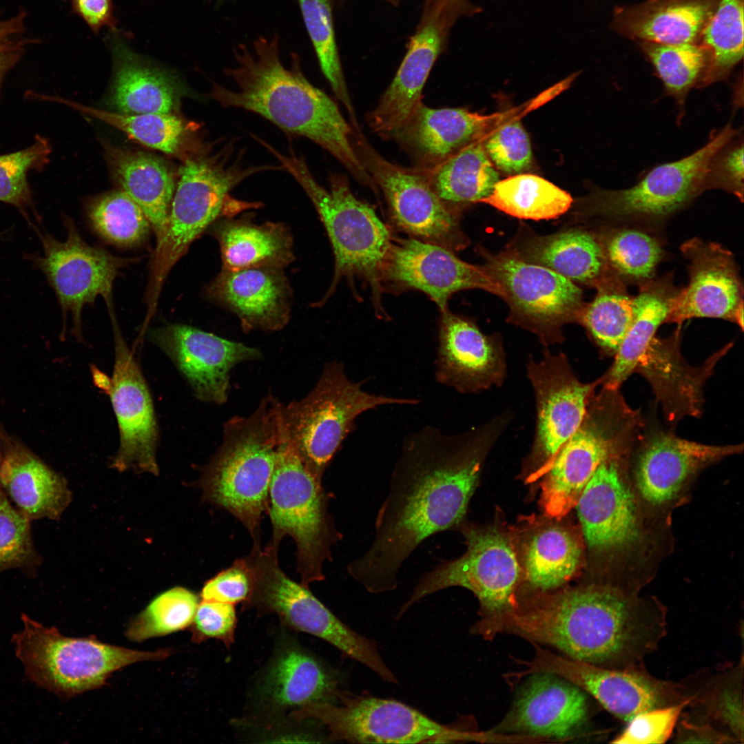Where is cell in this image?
I'll return each instance as SVG.
<instances>
[{
    "instance_id": "obj_1",
    "label": "cell",
    "mask_w": 744,
    "mask_h": 744,
    "mask_svg": "<svg viewBox=\"0 0 744 744\" xmlns=\"http://www.w3.org/2000/svg\"><path fill=\"white\" fill-rule=\"evenodd\" d=\"M513 420L506 411L457 435L426 426L409 435L392 471L369 548L347 567L369 592L395 590L399 571L426 539L463 521L485 454Z\"/></svg>"
},
{
    "instance_id": "obj_2",
    "label": "cell",
    "mask_w": 744,
    "mask_h": 744,
    "mask_svg": "<svg viewBox=\"0 0 744 744\" xmlns=\"http://www.w3.org/2000/svg\"><path fill=\"white\" fill-rule=\"evenodd\" d=\"M486 639L515 634L596 665L633 670L665 634L661 608L607 586L574 588L485 616L473 628Z\"/></svg>"
},
{
    "instance_id": "obj_3",
    "label": "cell",
    "mask_w": 744,
    "mask_h": 744,
    "mask_svg": "<svg viewBox=\"0 0 744 744\" xmlns=\"http://www.w3.org/2000/svg\"><path fill=\"white\" fill-rule=\"evenodd\" d=\"M253 50L240 45L235 50L236 67L225 73L236 87L214 83L209 96L223 107L256 113L288 134L308 138L330 153L361 184L378 188L353 145L354 130L338 104L311 84L302 72L297 54L286 68L279 54L278 37H260Z\"/></svg>"
},
{
    "instance_id": "obj_4",
    "label": "cell",
    "mask_w": 744,
    "mask_h": 744,
    "mask_svg": "<svg viewBox=\"0 0 744 744\" xmlns=\"http://www.w3.org/2000/svg\"><path fill=\"white\" fill-rule=\"evenodd\" d=\"M244 151L231 141L218 149L200 147L188 156L179 169V180L172 201L167 225L156 241L150 265L145 302L157 306L163 283L189 246L218 219L237 216L262 206L231 196V191L249 177L266 171H283L272 165L246 166Z\"/></svg>"
},
{
    "instance_id": "obj_5",
    "label": "cell",
    "mask_w": 744,
    "mask_h": 744,
    "mask_svg": "<svg viewBox=\"0 0 744 744\" xmlns=\"http://www.w3.org/2000/svg\"><path fill=\"white\" fill-rule=\"evenodd\" d=\"M282 406L269 393L249 415L229 419L200 480L205 498L240 519L253 537L268 507L278 450L287 434Z\"/></svg>"
},
{
    "instance_id": "obj_6",
    "label": "cell",
    "mask_w": 744,
    "mask_h": 744,
    "mask_svg": "<svg viewBox=\"0 0 744 744\" xmlns=\"http://www.w3.org/2000/svg\"><path fill=\"white\" fill-rule=\"evenodd\" d=\"M258 143L303 189L329 238L335 260L333 278L326 295L313 306L325 303L344 277L362 276L377 291L380 271L393 240L374 209L353 195L344 176L331 174L329 188L326 189L317 182L302 156L292 150L283 154L261 138Z\"/></svg>"
},
{
    "instance_id": "obj_7",
    "label": "cell",
    "mask_w": 744,
    "mask_h": 744,
    "mask_svg": "<svg viewBox=\"0 0 744 744\" xmlns=\"http://www.w3.org/2000/svg\"><path fill=\"white\" fill-rule=\"evenodd\" d=\"M21 620L23 629L12 638L16 656L28 679L60 697L100 688L118 670L141 661H161L173 652L170 648L137 651L94 637H68L25 614Z\"/></svg>"
},
{
    "instance_id": "obj_8",
    "label": "cell",
    "mask_w": 744,
    "mask_h": 744,
    "mask_svg": "<svg viewBox=\"0 0 744 744\" xmlns=\"http://www.w3.org/2000/svg\"><path fill=\"white\" fill-rule=\"evenodd\" d=\"M363 382H353L343 364L333 360L324 365L318 380L306 396L282 404L289 441L305 462L322 475L354 430L355 420L360 414L383 405L419 403L415 399L369 393L362 389Z\"/></svg>"
},
{
    "instance_id": "obj_9",
    "label": "cell",
    "mask_w": 744,
    "mask_h": 744,
    "mask_svg": "<svg viewBox=\"0 0 744 744\" xmlns=\"http://www.w3.org/2000/svg\"><path fill=\"white\" fill-rule=\"evenodd\" d=\"M321 477L305 462L287 433L278 450L269 488L273 544L278 546L285 535L293 538L298 570L307 587L324 578L323 564L330 559L331 548L339 536L327 510Z\"/></svg>"
},
{
    "instance_id": "obj_10",
    "label": "cell",
    "mask_w": 744,
    "mask_h": 744,
    "mask_svg": "<svg viewBox=\"0 0 744 744\" xmlns=\"http://www.w3.org/2000/svg\"><path fill=\"white\" fill-rule=\"evenodd\" d=\"M739 132L728 123L712 132L707 143L695 152L653 167L634 185L592 192L581 202L583 214L610 224L652 226L666 220L707 191L705 175L711 159Z\"/></svg>"
},
{
    "instance_id": "obj_11",
    "label": "cell",
    "mask_w": 744,
    "mask_h": 744,
    "mask_svg": "<svg viewBox=\"0 0 744 744\" xmlns=\"http://www.w3.org/2000/svg\"><path fill=\"white\" fill-rule=\"evenodd\" d=\"M276 548L273 544L265 550L256 546L246 559L252 579L247 601L260 612L276 614L293 630L326 641L384 681L396 683V676L382 659L375 643L340 621L307 586L289 578L278 565Z\"/></svg>"
},
{
    "instance_id": "obj_12",
    "label": "cell",
    "mask_w": 744,
    "mask_h": 744,
    "mask_svg": "<svg viewBox=\"0 0 744 744\" xmlns=\"http://www.w3.org/2000/svg\"><path fill=\"white\" fill-rule=\"evenodd\" d=\"M335 703H311L293 710L296 721L314 719L331 741L353 743H485L486 732L442 725L402 702L340 691Z\"/></svg>"
},
{
    "instance_id": "obj_13",
    "label": "cell",
    "mask_w": 744,
    "mask_h": 744,
    "mask_svg": "<svg viewBox=\"0 0 744 744\" xmlns=\"http://www.w3.org/2000/svg\"><path fill=\"white\" fill-rule=\"evenodd\" d=\"M462 533L467 546L465 553L422 577L397 617L422 598L454 586L475 595L483 617L499 614L516 604L521 568L507 536L495 528L465 527Z\"/></svg>"
},
{
    "instance_id": "obj_14",
    "label": "cell",
    "mask_w": 744,
    "mask_h": 744,
    "mask_svg": "<svg viewBox=\"0 0 744 744\" xmlns=\"http://www.w3.org/2000/svg\"><path fill=\"white\" fill-rule=\"evenodd\" d=\"M63 224L67 238L59 241L34 223L43 254H28L33 266L41 271L57 298L61 309L63 332L70 315L72 332L78 340H83L82 311L101 296L107 307H112V287L120 269L136 258L115 256L107 251L87 244L81 236L74 222L65 216Z\"/></svg>"
},
{
    "instance_id": "obj_15",
    "label": "cell",
    "mask_w": 744,
    "mask_h": 744,
    "mask_svg": "<svg viewBox=\"0 0 744 744\" xmlns=\"http://www.w3.org/2000/svg\"><path fill=\"white\" fill-rule=\"evenodd\" d=\"M484 268L502 288L513 322L535 333L546 347L563 341L562 327L577 322L583 304L575 282L517 254L490 255Z\"/></svg>"
},
{
    "instance_id": "obj_16",
    "label": "cell",
    "mask_w": 744,
    "mask_h": 744,
    "mask_svg": "<svg viewBox=\"0 0 744 744\" xmlns=\"http://www.w3.org/2000/svg\"><path fill=\"white\" fill-rule=\"evenodd\" d=\"M353 145L382 192L391 218L399 228L413 238L450 249L464 245V238L453 207L437 194L424 171L391 163L371 146L360 130L354 131Z\"/></svg>"
},
{
    "instance_id": "obj_17",
    "label": "cell",
    "mask_w": 744,
    "mask_h": 744,
    "mask_svg": "<svg viewBox=\"0 0 744 744\" xmlns=\"http://www.w3.org/2000/svg\"><path fill=\"white\" fill-rule=\"evenodd\" d=\"M527 375L536 406L534 439L528 457L532 471L526 479L533 482L543 475L560 448L581 425L601 378L582 382L564 353L555 354L548 350L540 360L528 359Z\"/></svg>"
},
{
    "instance_id": "obj_18",
    "label": "cell",
    "mask_w": 744,
    "mask_h": 744,
    "mask_svg": "<svg viewBox=\"0 0 744 744\" xmlns=\"http://www.w3.org/2000/svg\"><path fill=\"white\" fill-rule=\"evenodd\" d=\"M535 655L519 676L536 672L558 675L592 695L609 712L624 721L654 709L679 703L683 695L677 684L659 680L645 669L615 670L561 657L537 644Z\"/></svg>"
},
{
    "instance_id": "obj_19",
    "label": "cell",
    "mask_w": 744,
    "mask_h": 744,
    "mask_svg": "<svg viewBox=\"0 0 744 744\" xmlns=\"http://www.w3.org/2000/svg\"><path fill=\"white\" fill-rule=\"evenodd\" d=\"M609 395L592 396L584 418L540 477V504L545 514L560 520L572 508L599 466L618 455L619 437Z\"/></svg>"
},
{
    "instance_id": "obj_20",
    "label": "cell",
    "mask_w": 744,
    "mask_h": 744,
    "mask_svg": "<svg viewBox=\"0 0 744 744\" xmlns=\"http://www.w3.org/2000/svg\"><path fill=\"white\" fill-rule=\"evenodd\" d=\"M114 340L112 378L104 390L110 396L119 433V446L110 467L157 475L159 429L153 398L134 353L111 315Z\"/></svg>"
},
{
    "instance_id": "obj_21",
    "label": "cell",
    "mask_w": 744,
    "mask_h": 744,
    "mask_svg": "<svg viewBox=\"0 0 744 744\" xmlns=\"http://www.w3.org/2000/svg\"><path fill=\"white\" fill-rule=\"evenodd\" d=\"M149 339L170 360L197 400L218 405L227 402L231 369L262 357L257 348L185 324L152 329Z\"/></svg>"
},
{
    "instance_id": "obj_22",
    "label": "cell",
    "mask_w": 744,
    "mask_h": 744,
    "mask_svg": "<svg viewBox=\"0 0 744 744\" xmlns=\"http://www.w3.org/2000/svg\"><path fill=\"white\" fill-rule=\"evenodd\" d=\"M466 11L444 0H426L417 31L393 81L367 116L371 130L388 138L422 102L430 72L445 48L449 28Z\"/></svg>"
},
{
    "instance_id": "obj_23",
    "label": "cell",
    "mask_w": 744,
    "mask_h": 744,
    "mask_svg": "<svg viewBox=\"0 0 744 744\" xmlns=\"http://www.w3.org/2000/svg\"><path fill=\"white\" fill-rule=\"evenodd\" d=\"M688 283L675 297L668 323L696 318L731 321L743 329V288L733 254L721 245L692 238L680 247Z\"/></svg>"
},
{
    "instance_id": "obj_24",
    "label": "cell",
    "mask_w": 744,
    "mask_h": 744,
    "mask_svg": "<svg viewBox=\"0 0 744 744\" xmlns=\"http://www.w3.org/2000/svg\"><path fill=\"white\" fill-rule=\"evenodd\" d=\"M411 288L426 293L440 311L450 297L467 289H482L504 298L499 285L484 267L457 258L451 249L415 238L392 242L383 263L380 282Z\"/></svg>"
},
{
    "instance_id": "obj_25",
    "label": "cell",
    "mask_w": 744,
    "mask_h": 744,
    "mask_svg": "<svg viewBox=\"0 0 744 744\" xmlns=\"http://www.w3.org/2000/svg\"><path fill=\"white\" fill-rule=\"evenodd\" d=\"M507 375L501 339L486 335L473 322L441 311L436 382L464 394L501 386Z\"/></svg>"
},
{
    "instance_id": "obj_26",
    "label": "cell",
    "mask_w": 744,
    "mask_h": 744,
    "mask_svg": "<svg viewBox=\"0 0 744 744\" xmlns=\"http://www.w3.org/2000/svg\"><path fill=\"white\" fill-rule=\"evenodd\" d=\"M519 689L511 709L493 731L541 740L568 739L586 722L582 690L550 672H536Z\"/></svg>"
},
{
    "instance_id": "obj_27",
    "label": "cell",
    "mask_w": 744,
    "mask_h": 744,
    "mask_svg": "<svg viewBox=\"0 0 744 744\" xmlns=\"http://www.w3.org/2000/svg\"><path fill=\"white\" fill-rule=\"evenodd\" d=\"M293 290L284 269H220L205 296L238 318L244 332L278 331L291 319Z\"/></svg>"
},
{
    "instance_id": "obj_28",
    "label": "cell",
    "mask_w": 744,
    "mask_h": 744,
    "mask_svg": "<svg viewBox=\"0 0 744 744\" xmlns=\"http://www.w3.org/2000/svg\"><path fill=\"white\" fill-rule=\"evenodd\" d=\"M575 507L592 549H623L639 537L634 497L621 476L617 455L599 466Z\"/></svg>"
},
{
    "instance_id": "obj_29",
    "label": "cell",
    "mask_w": 744,
    "mask_h": 744,
    "mask_svg": "<svg viewBox=\"0 0 744 744\" xmlns=\"http://www.w3.org/2000/svg\"><path fill=\"white\" fill-rule=\"evenodd\" d=\"M499 117L464 108H432L421 102L388 138L408 154L415 167L429 171L482 138Z\"/></svg>"
},
{
    "instance_id": "obj_30",
    "label": "cell",
    "mask_w": 744,
    "mask_h": 744,
    "mask_svg": "<svg viewBox=\"0 0 744 744\" xmlns=\"http://www.w3.org/2000/svg\"><path fill=\"white\" fill-rule=\"evenodd\" d=\"M743 445L715 446L659 433L639 454L635 481L648 502L659 505L672 499L684 484L706 466L741 452Z\"/></svg>"
},
{
    "instance_id": "obj_31",
    "label": "cell",
    "mask_w": 744,
    "mask_h": 744,
    "mask_svg": "<svg viewBox=\"0 0 744 744\" xmlns=\"http://www.w3.org/2000/svg\"><path fill=\"white\" fill-rule=\"evenodd\" d=\"M340 692L335 676L316 657L287 643L275 653L257 696L265 711L276 714L311 703H335Z\"/></svg>"
},
{
    "instance_id": "obj_32",
    "label": "cell",
    "mask_w": 744,
    "mask_h": 744,
    "mask_svg": "<svg viewBox=\"0 0 744 744\" xmlns=\"http://www.w3.org/2000/svg\"><path fill=\"white\" fill-rule=\"evenodd\" d=\"M0 486L31 520H57L72 500L65 479L12 436L0 443Z\"/></svg>"
},
{
    "instance_id": "obj_33",
    "label": "cell",
    "mask_w": 744,
    "mask_h": 744,
    "mask_svg": "<svg viewBox=\"0 0 744 744\" xmlns=\"http://www.w3.org/2000/svg\"><path fill=\"white\" fill-rule=\"evenodd\" d=\"M106 43L113 61L110 101L115 112L170 114L178 101L174 78L136 53L117 29L109 30Z\"/></svg>"
},
{
    "instance_id": "obj_34",
    "label": "cell",
    "mask_w": 744,
    "mask_h": 744,
    "mask_svg": "<svg viewBox=\"0 0 744 744\" xmlns=\"http://www.w3.org/2000/svg\"><path fill=\"white\" fill-rule=\"evenodd\" d=\"M719 0H645L618 6L612 28L637 41L699 43Z\"/></svg>"
},
{
    "instance_id": "obj_35",
    "label": "cell",
    "mask_w": 744,
    "mask_h": 744,
    "mask_svg": "<svg viewBox=\"0 0 744 744\" xmlns=\"http://www.w3.org/2000/svg\"><path fill=\"white\" fill-rule=\"evenodd\" d=\"M252 218L249 213L239 217H223L209 228L219 245L221 269H285L296 260L289 227L282 222L258 224Z\"/></svg>"
},
{
    "instance_id": "obj_36",
    "label": "cell",
    "mask_w": 744,
    "mask_h": 744,
    "mask_svg": "<svg viewBox=\"0 0 744 744\" xmlns=\"http://www.w3.org/2000/svg\"><path fill=\"white\" fill-rule=\"evenodd\" d=\"M672 274L654 277L639 286L632 298V320L611 368L601 377L603 389L616 391L636 369L659 327L666 320L680 288Z\"/></svg>"
},
{
    "instance_id": "obj_37",
    "label": "cell",
    "mask_w": 744,
    "mask_h": 744,
    "mask_svg": "<svg viewBox=\"0 0 744 744\" xmlns=\"http://www.w3.org/2000/svg\"><path fill=\"white\" fill-rule=\"evenodd\" d=\"M517 254L573 282L593 287L612 273L608 267L597 234L584 229L535 236L526 242Z\"/></svg>"
},
{
    "instance_id": "obj_38",
    "label": "cell",
    "mask_w": 744,
    "mask_h": 744,
    "mask_svg": "<svg viewBox=\"0 0 744 744\" xmlns=\"http://www.w3.org/2000/svg\"><path fill=\"white\" fill-rule=\"evenodd\" d=\"M112 165L121 189L141 208L158 241L165 231L175 192L170 170L158 158L140 152L114 153Z\"/></svg>"
},
{
    "instance_id": "obj_39",
    "label": "cell",
    "mask_w": 744,
    "mask_h": 744,
    "mask_svg": "<svg viewBox=\"0 0 744 744\" xmlns=\"http://www.w3.org/2000/svg\"><path fill=\"white\" fill-rule=\"evenodd\" d=\"M597 234L610 271L625 284L640 286L655 277L665 250L650 225L610 224Z\"/></svg>"
},
{
    "instance_id": "obj_40",
    "label": "cell",
    "mask_w": 744,
    "mask_h": 744,
    "mask_svg": "<svg viewBox=\"0 0 744 744\" xmlns=\"http://www.w3.org/2000/svg\"><path fill=\"white\" fill-rule=\"evenodd\" d=\"M424 172L437 194L451 207L480 202L491 194L499 180L481 138Z\"/></svg>"
},
{
    "instance_id": "obj_41",
    "label": "cell",
    "mask_w": 744,
    "mask_h": 744,
    "mask_svg": "<svg viewBox=\"0 0 744 744\" xmlns=\"http://www.w3.org/2000/svg\"><path fill=\"white\" fill-rule=\"evenodd\" d=\"M583 547L570 530L549 526L530 539L525 552L527 581L535 589L548 591L563 586L579 571Z\"/></svg>"
},
{
    "instance_id": "obj_42",
    "label": "cell",
    "mask_w": 744,
    "mask_h": 744,
    "mask_svg": "<svg viewBox=\"0 0 744 744\" xmlns=\"http://www.w3.org/2000/svg\"><path fill=\"white\" fill-rule=\"evenodd\" d=\"M480 202L518 218L539 220L564 214L572 198L542 177L519 174L499 180L491 194Z\"/></svg>"
},
{
    "instance_id": "obj_43",
    "label": "cell",
    "mask_w": 744,
    "mask_h": 744,
    "mask_svg": "<svg viewBox=\"0 0 744 744\" xmlns=\"http://www.w3.org/2000/svg\"><path fill=\"white\" fill-rule=\"evenodd\" d=\"M594 287L595 297L583 304L577 322L601 350L615 355L631 323L632 296L627 285L613 273Z\"/></svg>"
},
{
    "instance_id": "obj_44",
    "label": "cell",
    "mask_w": 744,
    "mask_h": 744,
    "mask_svg": "<svg viewBox=\"0 0 744 744\" xmlns=\"http://www.w3.org/2000/svg\"><path fill=\"white\" fill-rule=\"evenodd\" d=\"M110 125L138 143L168 154H177L194 143L192 131L183 120L170 114H125L103 111L76 103L52 98Z\"/></svg>"
},
{
    "instance_id": "obj_45",
    "label": "cell",
    "mask_w": 744,
    "mask_h": 744,
    "mask_svg": "<svg viewBox=\"0 0 744 744\" xmlns=\"http://www.w3.org/2000/svg\"><path fill=\"white\" fill-rule=\"evenodd\" d=\"M743 0H719L700 43L709 62L697 88L727 79L743 56Z\"/></svg>"
},
{
    "instance_id": "obj_46",
    "label": "cell",
    "mask_w": 744,
    "mask_h": 744,
    "mask_svg": "<svg viewBox=\"0 0 744 744\" xmlns=\"http://www.w3.org/2000/svg\"><path fill=\"white\" fill-rule=\"evenodd\" d=\"M653 65L667 94L676 101L679 121L684 115L687 96L697 87L707 69L709 53L699 43L664 44L637 41Z\"/></svg>"
},
{
    "instance_id": "obj_47",
    "label": "cell",
    "mask_w": 744,
    "mask_h": 744,
    "mask_svg": "<svg viewBox=\"0 0 744 744\" xmlns=\"http://www.w3.org/2000/svg\"><path fill=\"white\" fill-rule=\"evenodd\" d=\"M321 70L336 98L348 111L351 125H359L344 79L337 48L332 8L333 0H298Z\"/></svg>"
},
{
    "instance_id": "obj_48",
    "label": "cell",
    "mask_w": 744,
    "mask_h": 744,
    "mask_svg": "<svg viewBox=\"0 0 744 744\" xmlns=\"http://www.w3.org/2000/svg\"><path fill=\"white\" fill-rule=\"evenodd\" d=\"M87 211L94 229L112 244L121 247L136 245L149 232L151 225L145 214L122 189L94 199Z\"/></svg>"
},
{
    "instance_id": "obj_49",
    "label": "cell",
    "mask_w": 744,
    "mask_h": 744,
    "mask_svg": "<svg viewBox=\"0 0 744 744\" xmlns=\"http://www.w3.org/2000/svg\"><path fill=\"white\" fill-rule=\"evenodd\" d=\"M198 605L197 596L175 587L156 596L130 623L126 635L134 641L170 634L189 627Z\"/></svg>"
},
{
    "instance_id": "obj_50",
    "label": "cell",
    "mask_w": 744,
    "mask_h": 744,
    "mask_svg": "<svg viewBox=\"0 0 744 744\" xmlns=\"http://www.w3.org/2000/svg\"><path fill=\"white\" fill-rule=\"evenodd\" d=\"M50 153L48 140L37 136L30 147L0 155V201L16 207L29 224L31 220L28 210L33 213L37 223L40 217L34 205L28 173L43 167Z\"/></svg>"
},
{
    "instance_id": "obj_51",
    "label": "cell",
    "mask_w": 744,
    "mask_h": 744,
    "mask_svg": "<svg viewBox=\"0 0 744 744\" xmlns=\"http://www.w3.org/2000/svg\"><path fill=\"white\" fill-rule=\"evenodd\" d=\"M42 562L34 544L30 520L11 503L0 486V573L19 569L33 577Z\"/></svg>"
},
{
    "instance_id": "obj_52",
    "label": "cell",
    "mask_w": 744,
    "mask_h": 744,
    "mask_svg": "<svg viewBox=\"0 0 744 744\" xmlns=\"http://www.w3.org/2000/svg\"><path fill=\"white\" fill-rule=\"evenodd\" d=\"M484 150L495 166L511 175L523 174L532 165L533 152L528 135L519 121L497 127L483 141Z\"/></svg>"
},
{
    "instance_id": "obj_53",
    "label": "cell",
    "mask_w": 744,
    "mask_h": 744,
    "mask_svg": "<svg viewBox=\"0 0 744 744\" xmlns=\"http://www.w3.org/2000/svg\"><path fill=\"white\" fill-rule=\"evenodd\" d=\"M694 696L679 703L640 713L629 721L626 727L613 741L618 744L665 743L683 708L692 703Z\"/></svg>"
},
{
    "instance_id": "obj_54",
    "label": "cell",
    "mask_w": 744,
    "mask_h": 744,
    "mask_svg": "<svg viewBox=\"0 0 744 744\" xmlns=\"http://www.w3.org/2000/svg\"><path fill=\"white\" fill-rule=\"evenodd\" d=\"M743 138L741 131L711 159L705 175L706 189H722L743 200Z\"/></svg>"
},
{
    "instance_id": "obj_55",
    "label": "cell",
    "mask_w": 744,
    "mask_h": 744,
    "mask_svg": "<svg viewBox=\"0 0 744 744\" xmlns=\"http://www.w3.org/2000/svg\"><path fill=\"white\" fill-rule=\"evenodd\" d=\"M237 617L233 604L202 600L190 625L192 640L216 639L229 647L234 641Z\"/></svg>"
},
{
    "instance_id": "obj_56",
    "label": "cell",
    "mask_w": 744,
    "mask_h": 744,
    "mask_svg": "<svg viewBox=\"0 0 744 744\" xmlns=\"http://www.w3.org/2000/svg\"><path fill=\"white\" fill-rule=\"evenodd\" d=\"M252 579L246 559L237 561L229 568L209 580L201 591L203 600L235 603L249 598Z\"/></svg>"
},
{
    "instance_id": "obj_57",
    "label": "cell",
    "mask_w": 744,
    "mask_h": 744,
    "mask_svg": "<svg viewBox=\"0 0 744 744\" xmlns=\"http://www.w3.org/2000/svg\"><path fill=\"white\" fill-rule=\"evenodd\" d=\"M707 699L708 712L712 717L723 723L734 732L736 738L743 739V705L739 699L738 687L725 685Z\"/></svg>"
},
{
    "instance_id": "obj_58",
    "label": "cell",
    "mask_w": 744,
    "mask_h": 744,
    "mask_svg": "<svg viewBox=\"0 0 744 744\" xmlns=\"http://www.w3.org/2000/svg\"><path fill=\"white\" fill-rule=\"evenodd\" d=\"M72 11L97 34L103 28L116 29L112 0H71Z\"/></svg>"
},
{
    "instance_id": "obj_59",
    "label": "cell",
    "mask_w": 744,
    "mask_h": 744,
    "mask_svg": "<svg viewBox=\"0 0 744 744\" xmlns=\"http://www.w3.org/2000/svg\"><path fill=\"white\" fill-rule=\"evenodd\" d=\"M679 742L727 743L732 742V738L723 734L706 724H695L692 721H683L679 726Z\"/></svg>"
},
{
    "instance_id": "obj_60",
    "label": "cell",
    "mask_w": 744,
    "mask_h": 744,
    "mask_svg": "<svg viewBox=\"0 0 744 744\" xmlns=\"http://www.w3.org/2000/svg\"><path fill=\"white\" fill-rule=\"evenodd\" d=\"M26 13L21 11L17 16L6 21L0 20V51L6 49L24 46L29 41L34 40L19 39L18 37L25 30L24 19Z\"/></svg>"
},
{
    "instance_id": "obj_61",
    "label": "cell",
    "mask_w": 744,
    "mask_h": 744,
    "mask_svg": "<svg viewBox=\"0 0 744 744\" xmlns=\"http://www.w3.org/2000/svg\"><path fill=\"white\" fill-rule=\"evenodd\" d=\"M23 46H17L0 51V85L6 74L19 60Z\"/></svg>"
},
{
    "instance_id": "obj_62",
    "label": "cell",
    "mask_w": 744,
    "mask_h": 744,
    "mask_svg": "<svg viewBox=\"0 0 744 744\" xmlns=\"http://www.w3.org/2000/svg\"><path fill=\"white\" fill-rule=\"evenodd\" d=\"M451 3L458 5L460 6L468 7L470 6L466 0H444Z\"/></svg>"
}]
</instances>
